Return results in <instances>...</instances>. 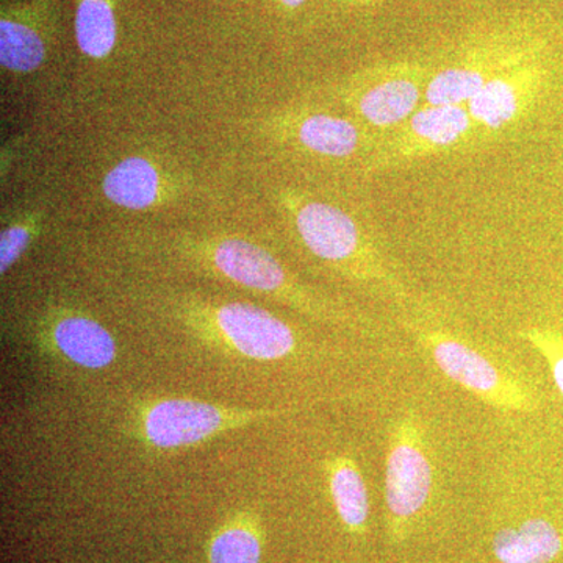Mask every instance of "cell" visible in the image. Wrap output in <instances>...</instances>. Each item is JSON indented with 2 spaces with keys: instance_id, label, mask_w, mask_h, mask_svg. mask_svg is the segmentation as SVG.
<instances>
[{
  "instance_id": "cell-13",
  "label": "cell",
  "mask_w": 563,
  "mask_h": 563,
  "mask_svg": "<svg viewBox=\"0 0 563 563\" xmlns=\"http://www.w3.org/2000/svg\"><path fill=\"white\" fill-rule=\"evenodd\" d=\"M493 551L503 563H550L562 551V537L550 521L536 518L496 533Z\"/></svg>"
},
{
  "instance_id": "cell-20",
  "label": "cell",
  "mask_w": 563,
  "mask_h": 563,
  "mask_svg": "<svg viewBox=\"0 0 563 563\" xmlns=\"http://www.w3.org/2000/svg\"><path fill=\"white\" fill-rule=\"evenodd\" d=\"M32 240L31 222H14L0 235V273L5 274L27 250Z\"/></svg>"
},
{
  "instance_id": "cell-19",
  "label": "cell",
  "mask_w": 563,
  "mask_h": 563,
  "mask_svg": "<svg viewBox=\"0 0 563 563\" xmlns=\"http://www.w3.org/2000/svg\"><path fill=\"white\" fill-rule=\"evenodd\" d=\"M523 336L547 358L553 379L563 396V336L550 329H528Z\"/></svg>"
},
{
  "instance_id": "cell-18",
  "label": "cell",
  "mask_w": 563,
  "mask_h": 563,
  "mask_svg": "<svg viewBox=\"0 0 563 563\" xmlns=\"http://www.w3.org/2000/svg\"><path fill=\"white\" fill-rule=\"evenodd\" d=\"M262 547L250 529L222 531L210 548V563H261Z\"/></svg>"
},
{
  "instance_id": "cell-2",
  "label": "cell",
  "mask_w": 563,
  "mask_h": 563,
  "mask_svg": "<svg viewBox=\"0 0 563 563\" xmlns=\"http://www.w3.org/2000/svg\"><path fill=\"white\" fill-rule=\"evenodd\" d=\"M473 131L466 106H422L390 140L383 141L369 168L377 172L396 168L404 163L432 157L461 146Z\"/></svg>"
},
{
  "instance_id": "cell-16",
  "label": "cell",
  "mask_w": 563,
  "mask_h": 563,
  "mask_svg": "<svg viewBox=\"0 0 563 563\" xmlns=\"http://www.w3.org/2000/svg\"><path fill=\"white\" fill-rule=\"evenodd\" d=\"M46 44L32 25L14 18L0 21V62L11 73L29 74L43 65Z\"/></svg>"
},
{
  "instance_id": "cell-12",
  "label": "cell",
  "mask_w": 563,
  "mask_h": 563,
  "mask_svg": "<svg viewBox=\"0 0 563 563\" xmlns=\"http://www.w3.org/2000/svg\"><path fill=\"white\" fill-rule=\"evenodd\" d=\"M103 195L122 209L144 210L162 198L161 173L143 157H129L107 173L102 184Z\"/></svg>"
},
{
  "instance_id": "cell-11",
  "label": "cell",
  "mask_w": 563,
  "mask_h": 563,
  "mask_svg": "<svg viewBox=\"0 0 563 563\" xmlns=\"http://www.w3.org/2000/svg\"><path fill=\"white\" fill-rule=\"evenodd\" d=\"M291 139L321 157H351L363 146L362 129L346 118L325 113H309L290 122Z\"/></svg>"
},
{
  "instance_id": "cell-17",
  "label": "cell",
  "mask_w": 563,
  "mask_h": 563,
  "mask_svg": "<svg viewBox=\"0 0 563 563\" xmlns=\"http://www.w3.org/2000/svg\"><path fill=\"white\" fill-rule=\"evenodd\" d=\"M329 484L343 523L351 529L363 528L368 518V492L357 466L350 459H336L332 463Z\"/></svg>"
},
{
  "instance_id": "cell-5",
  "label": "cell",
  "mask_w": 563,
  "mask_h": 563,
  "mask_svg": "<svg viewBox=\"0 0 563 563\" xmlns=\"http://www.w3.org/2000/svg\"><path fill=\"white\" fill-rule=\"evenodd\" d=\"M547 69L529 51L525 57L499 70L483 90L466 103L473 128L499 132L520 120L539 98Z\"/></svg>"
},
{
  "instance_id": "cell-6",
  "label": "cell",
  "mask_w": 563,
  "mask_h": 563,
  "mask_svg": "<svg viewBox=\"0 0 563 563\" xmlns=\"http://www.w3.org/2000/svg\"><path fill=\"white\" fill-rule=\"evenodd\" d=\"M432 466L421 429L412 417L402 418L391 433L385 496L393 517L407 520L420 512L431 495Z\"/></svg>"
},
{
  "instance_id": "cell-21",
  "label": "cell",
  "mask_w": 563,
  "mask_h": 563,
  "mask_svg": "<svg viewBox=\"0 0 563 563\" xmlns=\"http://www.w3.org/2000/svg\"><path fill=\"white\" fill-rule=\"evenodd\" d=\"M282 5L285 7V9H299V7L302 5V3H306V0H279Z\"/></svg>"
},
{
  "instance_id": "cell-4",
  "label": "cell",
  "mask_w": 563,
  "mask_h": 563,
  "mask_svg": "<svg viewBox=\"0 0 563 563\" xmlns=\"http://www.w3.org/2000/svg\"><path fill=\"white\" fill-rule=\"evenodd\" d=\"M285 199L299 239L313 255L324 262H358L372 273L380 272L379 266L374 265L376 257L362 229L346 211L298 195Z\"/></svg>"
},
{
  "instance_id": "cell-9",
  "label": "cell",
  "mask_w": 563,
  "mask_h": 563,
  "mask_svg": "<svg viewBox=\"0 0 563 563\" xmlns=\"http://www.w3.org/2000/svg\"><path fill=\"white\" fill-rule=\"evenodd\" d=\"M529 51L484 49L433 74L426 85V106H466L499 70L514 65Z\"/></svg>"
},
{
  "instance_id": "cell-22",
  "label": "cell",
  "mask_w": 563,
  "mask_h": 563,
  "mask_svg": "<svg viewBox=\"0 0 563 563\" xmlns=\"http://www.w3.org/2000/svg\"><path fill=\"white\" fill-rule=\"evenodd\" d=\"M350 3H357V5H369V3L379 2V0H346Z\"/></svg>"
},
{
  "instance_id": "cell-3",
  "label": "cell",
  "mask_w": 563,
  "mask_h": 563,
  "mask_svg": "<svg viewBox=\"0 0 563 563\" xmlns=\"http://www.w3.org/2000/svg\"><path fill=\"white\" fill-rule=\"evenodd\" d=\"M420 336L443 374L477 398L501 410L529 412L533 409L532 396L520 384L507 379L473 347L443 332H422Z\"/></svg>"
},
{
  "instance_id": "cell-1",
  "label": "cell",
  "mask_w": 563,
  "mask_h": 563,
  "mask_svg": "<svg viewBox=\"0 0 563 563\" xmlns=\"http://www.w3.org/2000/svg\"><path fill=\"white\" fill-rule=\"evenodd\" d=\"M428 69L417 63H385L362 74L347 102L358 118L380 131L398 129L420 110Z\"/></svg>"
},
{
  "instance_id": "cell-8",
  "label": "cell",
  "mask_w": 563,
  "mask_h": 563,
  "mask_svg": "<svg viewBox=\"0 0 563 563\" xmlns=\"http://www.w3.org/2000/svg\"><path fill=\"white\" fill-rule=\"evenodd\" d=\"M229 415L211 404L169 399L155 404L144 420L147 440L158 448L188 446L224 428Z\"/></svg>"
},
{
  "instance_id": "cell-7",
  "label": "cell",
  "mask_w": 563,
  "mask_h": 563,
  "mask_svg": "<svg viewBox=\"0 0 563 563\" xmlns=\"http://www.w3.org/2000/svg\"><path fill=\"white\" fill-rule=\"evenodd\" d=\"M214 322L224 339L257 361H276L296 346L295 333L287 322L250 303L232 302L214 310Z\"/></svg>"
},
{
  "instance_id": "cell-14",
  "label": "cell",
  "mask_w": 563,
  "mask_h": 563,
  "mask_svg": "<svg viewBox=\"0 0 563 563\" xmlns=\"http://www.w3.org/2000/svg\"><path fill=\"white\" fill-rule=\"evenodd\" d=\"M54 340L69 361L85 368H103L117 354L113 336L90 318H63L54 328Z\"/></svg>"
},
{
  "instance_id": "cell-15",
  "label": "cell",
  "mask_w": 563,
  "mask_h": 563,
  "mask_svg": "<svg viewBox=\"0 0 563 563\" xmlns=\"http://www.w3.org/2000/svg\"><path fill=\"white\" fill-rule=\"evenodd\" d=\"M79 49L91 58L109 57L117 44V18L111 0H80L76 13Z\"/></svg>"
},
{
  "instance_id": "cell-10",
  "label": "cell",
  "mask_w": 563,
  "mask_h": 563,
  "mask_svg": "<svg viewBox=\"0 0 563 563\" xmlns=\"http://www.w3.org/2000/svg\"><path fill=\"white\" fill-rule=\"evenodd\" d=\"M211 258L218 272L244 287L282 292L292 299L301 296L292 288L284 266L257 244L239 239L222 240L214 244Z\"/></svg>"
}]
</instances>
